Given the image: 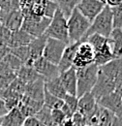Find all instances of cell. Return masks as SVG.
Masks as SVG:
<instances>
[{
	"label": "cell",
	"instance_id": "obj_24",
	"mask_svg": "<svg viewBox=\"0 0 122 126\" xmlns=\"http://www.w3.org/2000/svg\"><path fill=\"white\" fill-rule=\"evenodd\" d=\"M45 88L50 94H52L53 96L59 98L61 100H63L65 98V96L67 95L62 83H61L59 77L45 81Z\"/></svg>",
	"mask_w": 122,
	"mask_h": 126
},
{
	"label": "cell",
	"instance_id": "obj_2",
	"mask_svg": "<svg viewBox=\"0 0 122 126\" xmlns=\"http://www.w3.org/2000/svg\"><path fill=\"white\" fill-rule=\"evenodd\" d=\"M76 70V97L79 98L86 93L91 92L96 83L99 67L92 63L90 65L78 68Z\"/></svg>",
	"mask_w": 122,
	"mask_h": 126
},
{
	"label": "cell",
	"instance_id": "obj_21",
	"mask_svg": "<svg viewBox=\"0 0 122 126\" xmlns=\"http://www.w3.org/2000/svg\"><path fill=\"white\" fill-rule=\"evenodd\" d=\"M95 53V57H94V63L100 67V66H103L105 64L108 63L109 61L113 60L115 57L114 55L112 54V51H111V47H110V43L108 42L107 43L104 47H102L100 49L94 51Z\"/></svg>",
	"mask_w": 122,
	"mask_h": 126
},
{
	"label": "cell",
	"instance_id": "obj_36",
	"mask_svg": "<svg viewBox=\"0 0 122 126\" xmlns=\"http://www.w3.org/2000/svg\"><path fill=\"white\" fill-rule=\"evenodd\" d=\"M51 116H52V119L54 121V123L56 125H61L63 123V121L66 119L63 111L61 110H51Z\"/></svg>",
	"mask_w": 122,
	"mask_h": 126
},
{
	"label": "cell",
	"instance_id": "obj_5",
	"mask_svg": "<svg viewBox=\"0 0 122 126\" xmlns=\"http://www.w3.org/2000/svg\"><path fill=\"white\" fill-rule=\"evenodd\" d=\"M50 18L45 16H35L32 15L24 16L21 29L28 33L33 38L40 37L45 34L47 26L50 23Z\"/></svg>",
	"mask_w": 122,
	"mask_h": 126
},
{
	"label": "cell",
	"instance_id": "obj_30",
	"mask_svg": "<svg viewBox=\"0 0 122 126\" xmlns=\"http://www.w3.org/2000/svg\"><path fill=\"white\" fill-rule=\"evenodd\" d=\"M4 62L6 63L7 65H8V67L13 71V72H15L16 73L22 66H23V63L21 62L17 57H15V55H13L12 53H8V54H6L4 57H3V59H2Z\"/></svg>",
	"mask_w": 122,
	"mask_h": 126
},
{
	"label": "cell",
	"instance_id": "obj_41",
	"mask_svg": "<svg viewBox=\"0 0 122 126\" xmlns=\"http://www.w3.org/2000/svg\"><path fill=\"white\" fill-rule=\"evenodd\" d=\"M110 126H122V116H113Z\"/></svg>",
	"mask_w": 122,
	"mask_h": 126
},
{
	"label": "cell",
	"instance_id": "obj_42",
	"mask_svg": "<svg viewBox=\"0 0 122 126\" xmlns=\"http://www.w3.org/2000/svg\"><path fill=\"white\" fill-rule=\"evenodd\" d=\"M100 1H101V2H104V3L106 4V0H100Z\"/></svg>",
	"mask_w": 122,
	"mask_h": 126
},
{
	"label": "cell",
	"instance_id": "obj_33",
	"mask_svg": "<svg viewBox=\"0 0 122 126\" xmlns=\"http://www.w3.org/2000/svg\"><path fill=\"white\" fill-rule=\"evenodd\" d=\"M112 13L113 28H122V3L118 6L110 8Z\"/></svg>",
	"mask_w": 122,
	"mask_h": 126
},
{
	"label": "cell",
	"instance_id": "obj_37",
	"mask_svg": "<svg viewBox=\"0 0 122 126\" xmlns=\"http://www.w3.org/2000/svg\"><path fill=\"white\" fill-rule=\"evenodd\" d=\"M114 92L122 96V73L114 80Z\"/></svg>",
	"mask_w": 122,
	"mask_h": 126
},
{
	"label": "cell",
	"instance_id": "obj_39",
	"mask_svg": "<svg viewBox=\"0 0 122 126\" xmlns=\"http://www.w3.org/2000/svg\"><path fill=\"white\" fill-rule=\"evenodd\" d=\"M7 112H8V110L5 107V103L0 98V117H3L5 114H7Z\"/></svg>",
	"mask_w": 122,
	"mask_h": 126
},
{
	"label": "cell",
	"instance_id": "obj_6",
	"mask_svg": "<svg viewBox=\"0 0 122 126\" xmlns=\"http://www.w3.org/2000/svg\"><path fill=\"white\" fill-rule=\"evenodd\" d=\"M67 46L68 45L62 41L52 38H47L46 47L43 52V57L48 62L52 63L54 65H58L62 57V54Z\"/></svg>",
	"mask_w": 122,
	"mask_h": 126
},
{
	"label": "cell",
	"instance_id": "obj_47",
	"mask_svg": "<svg viewBox=\"0 0 122 126\" xmlns=\"http://www.w3.org/2000/svg\"><path fill=\"white\" fill-rule=\"evenodd\" d=\"M0 126H1V125H0Z\"/></svg>",
	"mask_w": 122,
	"mask_h": 126
},
{
	"label": "cell",
	"instance_id": "obj_12",
	"mask_svg": "<svg viewBox=\"0 0 122 126\" xmlns=\"http://www.w3.org/2000/svg\"><path fill=\"white\" fill-rule=\"evenodd\" d=\"M23 19L24 16L20 11V9L10 12L7 15L0 16V22L2 23V25L11 32H15L21 29Z\"/></svg>",
	"mask_w": 122,
	"mask_h": 126
},
{
	"label": "cell",
	"instance_id": "obj_31",
	"mask_svg": "<svg viewBox=\"0 0 122 126\" xmlns=\"http://www.w3.org/2000/svg\"><path fill=\"white\" fill-rule=\"evenodd\" d=\"M16 75L15 72H10L7 74L0 75V94L11 85V83L14 81Z\"/></svg>",
	"mask_w": 122,
	"mask_h": 126
},
{
	"label": "cell",
	"instance_id": "obj_11",
	"mask_svg": "<svg viewBox=\"0 0 122 126\" xmlns=\"http://www.w3.org/2000/svg\"><path fill=\"white\" fill-rule=\"evenodd\" d=\"M98 105L105 108L106 110H109L115 116H122V104H121V95L117 94L116 92H111L110 94L107 95L100 99Z\"/></svg>",
	"mask_w": 122,
	"mask_h": 126
},
{
	"label": "cell",
	"instance_id": "obj_45",
	"mask_svg": "<svg viewBox=\"0 0 122 126\" xmlns=\"http://www.w3.org/2000/svg\"><path fill=\"white\" fill-rule=\"evenodd\" d=\"M121 104H122V96H121Z\"/></svg>",
	"mask_w": 122,
	"mask_h": 126
},
{
	"label": "cell",
	"instance_id": "obj_25",
	"mask_svg": "<svg viewBox=\"0 0 122 126\" xmlns=\"http://www.w3.org/2000/svg\"><path fill=\"white\" fill-rule=\"evenodd\" d=\"M16 78L19 79L20 80H22L25 84L26 83H29V82H32L36 79L42 78L41 76L38 75V73L34 70L33 67L31 66H26V65H23L16 73ZM43 79V78H42Z\"/></svg>",
	"mask_w": 122,
	"mask_h": 126
},
{
	"label": "cell",
	"instance_id": "obj_22",
	"mask_svg": "<svg viewBox=\"0 0 122 126\" xmlns=\"http://www.w3.org/2000/svg\"><path fill=\"white\" fill-rule=\"evenodd\" d=\"M25 117L17 108L9 110L7 114L2 117L1 126H22Z\"/></svg>",
	"mask_w": 122,
	"mask_h": 126
},
{
	"label": "cell",
	"instance_id": "obj_7",
	"mask_svg": "<svg viewBox=\"0 0 122 126\" xmlns=\"http://www.w3.org/2000/svg\"><path fill=\"white\" fill-rule=\"evenodd\" d=\"M113 91H114V81L99 70L97 80H96L95 85L92 88L91 94L94 96V98L98 102L100 99L110 94Z\"/></svg>",
	"mask_w": 122,
	"mask_h": 126
},
{
	"label": "cell",
	"instance_id": "obj_38",
	"mask_svg": "<svg viewBox=\"0 0 122 126\" xmlns=\"http://www.w3.org/2000/svg\"><path fill=\"white\" fill-rule=\"evenodd\" d=\"M22 126H43V125L40 123V121L35 116H31V117L25 118V120H24Z\"/></svg>",
	"mask_w": 122,
	"mask_h": 126
},
{
	"label": "cell",
	"instance_id": "obj_10",
	"mask_svg": "<svg viewBox=\"0 0 122 126\" xmlns=\"http://www.w3.org/2000/svg\"><path fill=\"white\" fill-rule=\"evenodd\" d=\"M106 4L100 0H80L76 9L84 17L92 22L94 18L102 12Z\"/></svg>",
	"mask_w": 122,
	"mask_h": 126
},
{
	"label": "cell",
	"instance_id": "obj_3",
	"mask_svg": "<svg viewBox=\"0 0 122 126\" xmlns=\"http://www.w3.org/2000/svg\"><path fill=\"white\" fill-rule=\"evenodd\" d=\"M113 29V21H112V13L110 7L106 5L102 12L94 18L91 22L89 29L87 30L85 36L81 41L86 39L92 34H99L106 38H109V35ZM80 41V42H81Z\"/></svg>",
	"mask_w": 122,
	"mask_h": 126
},
{
	"label": "cell",
	"instance_id": "obj_16",
	"mask_svg": "<svg viewBox=\"0 0 122 126\" xmlns=\"http://www.w3.org/2000/svg\"><path fill=\"white\" fill-rule=\"evenodd\" d=\"M60 81L66 93L72 96H76V70L73 66L70 69L60 73Z\"/></svg>",
	"mask_w": 122,
	"mask_h": 126
},
{
	"label": "cell",
	"instance_id": "obj_18",
	"mask_svg": "<svg viewBox=\"0 0 122 126\" xmlns=\"http://www.w3.org/2000/svg\"><path fill=\"white\" fill-rule=\"evenodd\" d=\"M79 44H80V42H76L74 44H70L66 47L63 54H62L60 62L57 65L60 73L70 69L71 67L74 66V58H75L76 49H77Z\"/></svg>",
	"mask_w": 122,
	"mask_h": 126
},
{
	"label": "cell",
	"instance_id": "obj_23",
	"mask_svg": "<svg viewBox=\"0 0 122 126\" xmlns=\"http://www.w3.org/2000/svg\"><path fill=\"white\" fill-rule=\"evenodd\" d=\"M109 43L114 57H122V28L112 29L109 35Z\"/></svg>",
	"mask_w": 122,
	"mask_h": 126
},
{
	"label": "cell",
	"instance_id": "obj_43",
	"mask_svg": "<svg viewBox=\"0 0 122 126\" xmlns=\"http://www.w3.org/2000/svg\"><path fill=\"white\" fill-rule=\"evenodd\" d=\"M1 121H2V117H0V125H1Z\"/></svg>",
	"mask_w": 122,
	"mask_h": 126
},
{
	"label": "cell",
	"instance_id": "obj_9",
	"mask_svg": "<svg viewBox=\"0 0 122 126\" xmlns=\"http://www.w3.org/2000/svg\"><path fill=\"white\" fill-rule=\"evenodd\" d=\"M32 67L38 73V75L43 78L45 81L55 79V78L59 77V75H60L57 65H54L52 63L48 62L43 56L36 59L33 62Z\"/></svg>",
	"mask_w": 122,
	"mask_h": 126
},
{
	"label": "cell",
	"instance_id": "obj_19",
	"mask_svg": "<svg viewBox=\"0 0 122 126\" xmlns=\"http://www.w3.org/2000/svg\"><path fill=\"white\" fill-rule=\"evenodd\" d=\"M99 70L113 81L122 73V57L114 58L108 63L100 66Z\"/></svg>",
	"mask_w": 122,
	"mask_h": 126
},
{
	"label": "cell",
	"instance_id": "obj_8",
	"mask_svg": "<svg viewBox=\"0 0 122 126\" xmlns=\"http://www.w3.org/2000/svg\"><path fill=\"white\" fill-rule=\"evenodd\" d=\"M94 57L95 53L91 46L85 41L80 42L74 58V67L76 69L86 67L94 63Z\"/></svg>",
	"mask_w": 122,
	"mask_h": 126
},
{
	"label": "cell",
	"instance_id": "obj_32",
	"mask_svg": "<svg viewBox=\"0 0 122 126\" xmlns=\"http://www.w3.org/2000/svg\"><path fill=\"white\" fill-rule=\"evenodd\" d=\"M57 9H58V5L54 0H44V16L45 17L51 19Z\"/></svg>",
	"mask_w": 122,
	"mask_h": 126
},
{
	"label": "cell",
	"instance_id": "obj_46",
	"mask_svg": "<svg viewBox=\"0 0 122 126\" xmlns=\"http://www.w3.org/2000/svg\"><path fill=\"white\" fill-rule=\"evenodd\" d=\"M54 1H55V0H54Z\"/></svg>",
	"mask_w": 122,
	"mask_h": 126
},
{
	"label": "cell",
	"instance_id": "obj_28",
	"mask_svg": "<svg viewBox=\"0 0 122 126\" xmlns=\"http://www.w3.org/2000/svg\"><path fill=\"white\" fill-rule=\"evenodd\" d=\"M58 5V8L64 14L66 18H68L74 9H76L80 0H55Z\"/></svg>",
	"mask_w": 122,
	"mask_h": 126
},
{
	"label": "cell",
	"instance_id": "obj_17",
	"mask_svg": "<svg viewBox=\"0 0 122 126\" xmlns=\"http://www.w3.org/2000/svg\"><path fill=\"white\" fill-rule=\"evenodd\" d=\"M44 94H45V80L42 78L25 84L23 95L29 97L30 99L44 103Z\"/></svg>",
	"mask_w": 122,
	"mask_h": 126
},
{
	"label": "cell",
	"instance_id": "obj_40",
	"mask_svg": "<svg viewBox=\"0 0 122 126\" xmlns=\"http://www.w3.org/2000/svg\"><path fill=\"white\" fill-rule=\"evenodd\" d=\"M121 3H122V0H106V5H107L110 8L115 7V6H118Z\"/></svg>",
	"mask_w": 122,
	"mask_h": 126
},
{
	"label": "cell",
	"instance_id": "obj_35",
	"mask_svg": "<svg viewBox=\"0 0 122 126\" xmlns=\"http://www.w3.org/2000/svg\"><path fill=\"white\" fill-rule=\"evenodd\" d=\"M8 88H10L11 90L15 91L16 93H18L19 95H23L24 94V89H25V83L19 79L15 78Z\"/></svg>",
	"mask_w": 122,
	"mask_h": 126
},
{
	"label": "cell",
	"instance_id": "obj_34",
	"mask_svg": "<svg viewBox=\"0 0 122 126\" xmlns=\"http://www.w3.org/2000/svg\"><path fill=\"white\" fill-rule=\"evenodd\" d=\"M64 104L71 110L73 113L77 111V105H78V98L76 96H72V95L67 94L65 98L63 99Z\"/></svg>",
	"mask_w": 122,
	"mask_h": 126
},
{
	"label": "cell",
	"instance_id": "obj_27",
	"mask_svg": "<svg viewBox=\"0 0 122 126\" xmlns=\"http://www.w3.org/2000/svg\"><path fill=\"white\" fill-rule=\"evenodd\" d=\"M35 117L40 121V123L43 126H57L52 119L51 110L46 108V106L42 107V109L35 114Z\"/></svg>",
	"mask_w": 122,
	"mask_h": 126
},
{
	"label": "cell",
	"instance_id": "obj_13",
	"mask_svg": "<svg viewBox=\"0 0 122 126\" xmlns=\"http://www.w3.org/2000/svg\"><path fill=\"white\" fill-rule=\"evenodd\" d=\"M113 116L114 115L109 110L98 105L95 111L86 120L85 124H89L91 126H110Z\"/></svg>",
	"mask_w": 122,
	"mask_h": 126
},
{
	"label": "cell",
	"instance_id": "obj_1",
	"mask_svg": "<svg viewBox=\"0 0 122 126\" xmlns=\"http://www.w3.org/2000/svg\"><path fill=\"white\" fill-rule=\"evenodd\" d=\"M91 22L82 16L77 9H74L67 18V27L70 44L80 42L90 27Z\"/></svg>",
	"mask_w": 122,
	"mask_h": 126
},
{
	"label": "cell",
	"instance_id": "obj_29",
	"mask_svg": "<svg viewBox=\"0 0 122 126\" xmlns=\"http://www.w3.org/2000/svg\"><path fill=\"white\" fill-rule=\"evenodd\" d=\"M10 53L17 57L23 65L27 64L29 61V48L28 46H21V47H16L10 48Z\"/></svg>",
	"mask_w": 122,
	"mask_h": 126
},
{
	"label": "cell",
	"instance_id": "obj_15",
	"mask_svg": "<svg viewBox=\"0 0 122 126\" xmlns=\"http://www.w3.org/2000/svg\"><path fill=\"white\" fill-rule=\"evenodd\" d=\"M46 40H47V37L46 35H42L40 37H37V38H34L32 41L30 42V44L28 45V48H29V61L27 64H25L26 66H31L33 65V62L42 57L43 56V52H44V49L46 47Z\"/></svg>",
	"mask_w": 122,
	"mask_h": 126
},
{
	"label": "cell",
	"instance_id": "obj_20",
	"mask_svg": "<svg viewBox=\"0 0 122 126\" xmlns=\"http://www.w3.org/2000/svg\"><path fill=\"white\" fill-rule=\"evenodd\" d=\"M33 39L34 38L30 36L28 33H26L22 29H19L17 31L11 33V38H10L8 47L12 48V47H21V46H28Z\"/></svg>",
	"mask_w": 122,
	"mask_h": 126
},
{
	"label": "cell",
	"instance_id": "obj_4",
	"mask_svg": "<svg viewBox=\"0 0 122 126\" xmlns=\"http://www.w3.org/2000/svg\"><path fill=\"white\" fill-rule=\"evenodd\" d=\"M45 35L47 38L56 39L64 42L67 45H70L67 27V18L59 10V8L56 10L53 17L51 18L50 23L45 32Z\"/></svg>",
	"mask_w": 122,
	"mask_h": 126
},
{
	"label": "cell",
	"instance_id": "obj_14",
	"mask_svg": "<svg viewBox=\"0 0 122 126\" xmlns=\"http://www.w3.org/2000/svg\"><path fill=\"white\" fill-rule=\"evenodd\" d=\"M98 106V103L91 92L86 93L83 96L78 98V105H77V111L84 117L85 122L91 116V114L95 111Z\"/></svg>",
	"mask_w": 122,
	"mask_h": 126
},
{
	"label": "cell",
	"instance_id": "obj_44",
	"mask_svg": "<svg viewBox=\"0 0 122 126\" xmlns=\"http://www.w3.org/2000/svg\"><path fill=\"white\" fill-rule=\"evenodd\" d=\"M84 126H91V125H89V124H84Z\"/></svg>",
	"mask_w": 122,
	"mask_h": 126
},
{
	"label": "cell",
	"instance_id": "obj_26",
	"mask_svg": "<svg viewBox=\"0 0 122 126\" xmlns=\"http://www.w3.org/2000/svg\"><path fill=\"white\" fill-rule=\"evenodd\" d=\"M44 106L48 108L49 110H61V108L64 106V101L59 98L50 94L46 88H45V94H44Z\"/></svg>",
	"mask_w": 122,
	"mask_h": 126
}]
</instances>
